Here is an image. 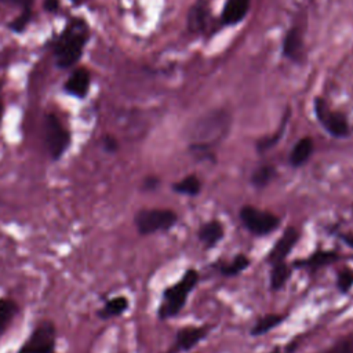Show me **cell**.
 I'll return each instance as SVG.
<instances>
[{"instance_id":"21","label":"cell","mask_w":353,"mask_h":353,"mask_svg":"<svg viewBox=\"0 0 353 353\" xmlns=\"http://www.w3.org/2000/svg\"><path fill=\"white\" fill-rule=\"evenodd\" d=\"M284 320V316L281 314H277V313H270V314H266L263 317H261L254 328L251 330V334L252 335H262L270 330H273L276 325H279L281 321Z\"/></svg>"},{"instance_id":"12","label":"cell","mask_w":353,"mask_h":353,"mask_svg":"<svg viewBox=\"0 0 353 353\" xmlns=\"http://www.w3.org/2000/svg\"><path fill=\"white\" fill-rule=\"evenodd\" d=\"M250 0H226L222 11V22L226 25L239 23L248 11Z\"/></svg>"},{"instance_id":"24","label":"cell","mask_w":353,"mask_h":353,"mask_svg":"<svg viewBox=\"0 0 353 353\" xmlns=\"http://www.w3.org/2000/svg\"><path fill=\"white\" fill-rule=\"evenodd\" d=\"M336 255L334 252H327V251H317L314 252L313 255H310L306 261H302V263L307 265V266H321V265H325V263H330L332 261H335Z\"/></svg>"},{"instance_id":"26","label":"cell","mask_w":353,"mask_h":353,"mask_svg":"<svg viewBox=\"0 0 353 353\" xmlns=\"http://www.w3.org/2000/svg\"><path fill=\"white\" fill-rule=\"evenodd\" d=\"M325 353H353V334L341 339Z\"/></svg>"},{"instance_id":"11","label":"cell","mask_w":353,"mask_h":353,"mask_svg":"<svg viewBox=\"0 0 353 353\" xmlns=\"http://www.w3.org/2000/svg\"><path fill=\"white\" fill-rule=\"evenodd\" d=\"M208 332V327H185L176 334L175 346L182 350H188L199 343L203 338H205Z\"/></svg>"},{"instance_id":"23","label":"cell","mask_w":353,"mask_h":353,"mask_svg":"<svg viewBox=\"0 0 353 353\" xmlns=\"http://www.w3.org/2000/svg\"><path fill=\"white\" fill-rule=\"evenodd\" d=\"M248 265H250V259L245 255H237L229 265L222 266L221 272L222 274H226V276H234L241 270H244Z\"/></svg>"},{"instance_id":"14","label":"cell","mask_w":353,"mask_h":353,"mask_svg":"<svg viewBox=\"0 0 353 353\" xmlns=\"http://www.w3.org/2000/svg\"><path fill=\"white\" fill-rule=\"evenodd\" d=\"M283 54L296 61L302 55V34L298 28H290L283 40Z\"/></svg>"},{"instance_id":"4","label":"cell","mask_w":353,"mask_h":353,"mask_svg":"<svg viewBox=\"0 0 353 353\" xmlns=\"http://www.w3.org/2000/svg\"><path fill=\"white\" fill-rule=\"evenodd\" d=\"M70 142L72 137L69 130L62 124L57 114L48 113L44 120V143L51 160H61L68 152Z\"/></svg>"},{"instance_id":"7","label":"cell","mask_w":353,"mask_h":353,"mask_svg":"<svg viewBox=\"0 0 353 353\" xmlns=\"http://www.w3.org/2000/svg\"><path fill=\"white\" fill-rule=\"evenodd\" d=\"M240 219L244 226L256 236H265L279 228L280 219L272 212L259 210L252 205H245L240 210Z\"/></svg>"},{"instance_id":"18","label":"cell","mask_w":353,"mask_h":353,"mask_svg":"<svg viewBox=\"0 0 353 353\" xmlns=\"http://www.w3.org/2000/svg\"><path fill=\"white\" fill-rule=\"evenodd\" d=\"M19 313V305L11 298H0V334H3Z\"/></svg>"},{"instance_id":"33","label":"cell","mask_w":353,"mask_h":353,"mask_svg":"<svg viewBox=\"0 0 353 353\" xmlns=\"http://www.w3.org/2000/svg\"><path fill=\"white\" fill-rule=\"evenodd\" d=\"M272 353H280V352H279V349H276V350H273Z\"/></svg>"},{"instance_id":"13","label":"cell","mask_w":353,"mask_h":353,"mask_svg":"<svg viewBox=\"0 0 353 353\" xmlns=\"http://www.w3.org/2000/svg\"><path fill=\"white\" fill-rule=\"evenodd\" d=\"M130 306L128 299L124 295H117L108 299L103 306L97 312V316L102 320H109L121 316Z\"/></svg>"},{"instance_id":"29","label":"cell","mask_w":353,"mask_h":353,"mask_svg":"<svg viewBox=\"0 0 353 353\" xmlns=\"http://www.w3.org/2000/svg\"><path fill=\"white\" fill-rule=\"evenodd\" d=\"M44 7L47 11H55L58 8V0H44Z\"/></svg>"},{"instance_id":"10","label":"cell","mask_w":353,"mask_h":353,"mask_svg":"<svg viewBox=\"0 0 353 353\" xmlns=\"http://www.w3.org/2000/svg\"><path fill=\"white\" fill-rule=\"evenodd\" d=\"M90 88V73L84 68L76 69L65 83V91L76 98H84Z\"/></svg>"},{"instance_id":"1","label":"cell","mask_w":353,"mask_h":353,"mask_svg":"<svg viewBox=\"0 0 353 353\" xmlns=\"http://www.w3.org/2000/svg\"><path fill=\"white\" fill-rule=\"evenodd\" d=\"M88 40V28L81 19H73L54 43L55 62L59 68L73 66L81 57Z\"/></svg>"},{"instance_id":"17","label":"cell","mask_w":353,"mask_h":353,"mask_svg":"<svg viewBox=\"0 0 353 353\" xmlns=\"http://www.w3.org/2000/svg\"><path fill=\"white\" fill-rule=\"evenodd\" d=\"M313 152V141L309 137L301 138L290 153V163L294 167H299L307 161Z\"/></svg>"},{"instance_id":"8","label":"cell","mask_w":353,"mask_h":353,"mask_svg":"<svg viewBox=\"0 0 353 353\" xmlns=\"http://www.w3.org/2000/svg\"><path fill=\"white\" fill-rule=\"evenodd\" d=\"M314 113L323 127L334 137H346L349 134V123L345 114L334 112L330 109L327 102L323 98H316L314 101Z\"/></svg>"},{"instance_id":"3","label":"cell","mask_w":353,"mask_h":353,"mask_svg":"<svg viewBox=\"0 0 353 353\" xmlns=\"http://www.w3.org/2000/svg\"><path fill=\"white\" fill-rule=\"evenodd\" d=\"M197 280H199L197 272L194 269H189L178 283L168 287L164 291L163 302L159 307V317L170 319L176 316L178 312L183 307L189 292L197 284Z\"/></svg>"},{"instance_id":"6","label":"cell","mask_w":353,"mask_h":353,"mask_svg":"<svg viewBox=\"0 0 353 353\" xmlns=\"http://www.w3.org/2000/svg\"><path fill=\"white\" fill-rule=\"evenodd\" d=\"M57 327L52 321L39 323L18 353H57Z\"/></svg>"},{"instance_id":"5","label":"cell","mask_w":353,"mask_h":353,"mask_svg":"<svg viewBox=\"0 0 353 353\" xmlns=\"http://www.w3.org/2000/svg\"><path fill=\"white\" fill-rule=\"evenodd\" d=\"M176 214L167 208H142L134 216V225L139 234L148 236L171 229L176 223Z\"/></svg>"},{"instance_id":"2","label":"cell","mask_w":353,"mask_h":353,"mask_svg":"<svg viewBox=\"0 0 353 353\" xmlns=\"http://www.w3.org/2000/svg\"><path fill=\"white\" fill-rule=\"evenodd\" d=\"M229 130V116L212 112L197 120L189 131V145L194 150H207L219 143Z\"/></svg>"},{"instance_id":"30","label":"cell","mask_w":353,"mask_h":353,"mask_svg":"<svg viewBox=\"0 0 353 353\" xmlns=\"http://www.w3.org/2000/svg\"><path fill=\"white\" fill-rule=\"evenodd\" d=\"M342 239L353 248V233H346V234H342Z\"/></svg>"},{"instance_id":"25","label":"cell","mask_w":353,"mask_h":353,"mask_svg":"<svg viewBox=\"0 0 353 353\" xmlns=\"http://www.w3.org/2000/svg\"><path fill=\"white\" fill-rule=\"evenodd\" d=\"M336 285L341 292H347L353 285V272L350 269H343L342 272H339Z\"/></svg>"},{"instance_id":"16","label":"cell","mask_w":353,"mask_h":353,"mask_svg":"<svg viewBox=\"0 0 353 353\" xmlns=\"http://www.w3.org/2000/svg\"><path fill=\"white\" fill-rule=\"evenodd\" d=\"M208 7L205 4L204 0H199L189 12V18H188V26L189 30L193 33L201 32L205 26H207V21H208Z\"/></svg>"},{"instance_id":"31","label":"cell","mask_w":353,"mask_h":353,"mask_svg":"<svg viewBox=\"0 0 353 353\" xmlns=\"http://www.w3.org/2000/svg\"><path fill=\"white\" fill-rule=\"evenodd\" d=\"M3 114H4V105H3L1 95H0V125H1V121H3Z\"/></svg>"},{"instance_id":"9","label":"cell","mask_w":353,"mask_h":353,"mask_svg":"<svg viewBox=\"0 0 353 353\" xmlns=\"http://www.w3.org/2000/svg\"><path fill=\"white\" fill-rule=\"evenodd\" d=\"M298 237H299V233L295 228L292 226H288L281 237L276 241L273 250L269 252L268 255V261L273 265V263H277V262H283L285 259V256L291 252L292 247L295 245V243L298 241Z\"/></svg>"},{"instance_id":"20","label":"cell","mask_w":353,"mask_h":353,"mask_svg":"<svg viewBox=\"0 0 353 353\" xmlns=\"http://www.w3.org/2000/svg\"><path fill=\"white\" fill-rule=\"evenodd\" d=\"M290 268L283 262H277V263H273V268H272V273H270V288L273 291L276 290H280L285 281L288 280L290 277Z\"/></svg>"},{"instance_id":"22","label":"cell","mask_w":353,"mask_h":353,"mask_svg":"<svg viewBox=\"0 0 353 353\" xmlns=\"http://www.w3.org/2000/svg\"><path fill=\"white\" fill-rule=\"evenodd\" d=\"M276 170L273 165H262L254 171L251 175V182L256 188H265L266 185L270 183V181L274 178Z\"/></svg>"},{"instance_id":"27","label":"cell","mask_w":353,"mask_h":353,"mask_svg":"<svg viewBox=\"0 0 353 353\" xmlns=\"http://www.w3.org/2000/svg\"><path fill=\"white\" fill-rule=\"evenodd\" d=\"M102 146H103V149H105L106 152L114 153V152H117V149H119V142H117V139H116L114 137H112V135H105L103 139H102Z\"/></svg>"},{"instance_id":"15","label":"cell","mask_w":353,"mask_h":353,"mask_svg":"<svg viewBox=\"0 0 353 353\" xmlns=\"http://www.w3.org/2000/svg\"><path fill=\"white\" fill-rule=\"evenodd\" d=\"M223 233V225L219 221H210L199 229V239L207 248H211L222 240Z\"/></svg>"},{"instance_id":"19","label":"cell","mask_w":353,"mask_h":353,"mask_svg":"<svg viewBox=\"0 0 353 353\" xmlns=\"http://www.w3.org/2000/svg\"><path fill=\"white\" fill-rule=\"evenodd\" d=\"M172 189L176 193H181V194L196 196V194H199V192L201 189V182H200V179L196 175H188L183 179H181L176 183H174Z\"/></svg>"},{"instance_id":"32","label":"cell","mask_w":353,"mask_h":353,"mask_svg":"<svg viewBox=\"0 0 353 353\" xmlns=\"http://www.w3.org/2000/svg\"><path fill=\"white\" fill-rule=\"evenodd\" d=\"M72 1H73L74 4H80V1H81V0H72Z\"/></svg>"},{"instance_id":"28","label":"cell","mask_w":353,"mask_h":353,"mask_svg":"<svg viewBox=\"0 0 353 353\" xmlns=\"http://www.w3.org/2000/svg\"><path fill=\"white\" fill-rule=\"evenodd\" d=\"M157 185H159V179L154 178V176H148V178L143 181V189H145V190H152V189H154Z\"/></svg>"}]
</instances>
